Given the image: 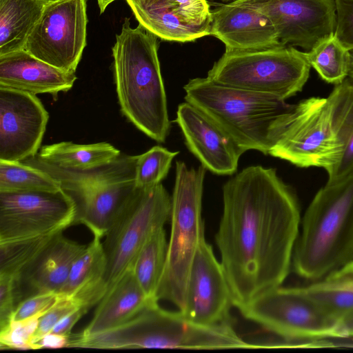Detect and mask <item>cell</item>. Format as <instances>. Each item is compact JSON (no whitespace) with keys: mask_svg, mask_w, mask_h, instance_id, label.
I'll return each mask as SVG.
<instances>
[{"mask_svg":"<svg viewBox=\"0 0 353 353\" xmlns=\"http://www.w3.org/2000/svg\"><path fill=\"white\" fill-rule=\"evenodd\" d=\"M223 214L215 241L237 308L281 286L299 236L296 196L276 170L251 165L223 186Z\"/></svg>","mask_w":353,"mask_h":353,"instance_id":"6da1fadb","label":"cell"},{"mask_svg":"<svg viewBox=\"0 0 353 353\" xmlns=\"http://www.w3.org/2000/svg\"><path fill=\"white\" fill-rule=\"evenodd\" d=\"M353 133V81L346 78L326 97L290 105L268 154L299 168L330 173Z\"/></svg>","mask_w":353,"mask_h":353,"instance_id":"7a4b0ae2","label":"cell"},{"mask_svg":"<svg viewBox=\"0 0 353 353\" xmlns=\"http://www.w3.org/2000/svg\"><path fill=\"white\" fill-rule=\"evenodd\" d=\"M157 37L125 18L112 48L116 90L122 114L159 143L170 134L167 97L158 58Z\"/></svg>","mask_w":353,"mask_h":353,"instance_id":"3957f363","label":"cell"},{"mask_svg":"<svg viewBox=\"0 0 353 353\" xmlns=\"http://www.w3.org/2000/svg\"><path fill=\"white\" fill-rule=\"evenodd\" d=\"M353 260V175L326 183L308 205L294 249L292 266L314 282Z\"/></svg>","mask_w":353,"mask_h":353,"instance_id":"277c9868","label":"cell"},{"mask_svg":"<svg viewBox=\"0 0 353 353\" xmlns=\"http://www.w3.org/2000/svg\"><path fill=\"white\" fill-rule=\"evenodd\" d=\"M185 101L216 123L243 150L268 154L290 104L262 92L216 83L208 77L190 79Z\"/></svg>","mask_w":353,"mask_h":353,"instance_id":"5b68a950","label":"cell"},{"mask_svg":"<svg viewBox=\"0 0 353 353\" xmlns=\"http://www.w3.org/2000/svg\"><path fill=\"white\" fill-rule=\"evenodd\" d=\"M82 345L99 350H221L256 346L243 341L232 323H199L181 310L172 312L161 308L158 302L149 304L116 327L85 336Z\"/></svg>","mask_w":353,"mask_h":353,"instance_id":"8992f818","label":"cell"},{"mask_svg":"<svg viewBox=\"0 0 353 353\" xmlns=\"http://www.w3.org/2000/svg\"><path fill=\"white\" fill-rule=\"evenodd\" d=\"M206 168H189L181 161L175 164L171 201V231L164 270L157 300H165L181 311L185 306L188 275L196 251L205 239L202 197Z\"/></svg>","mask_w":353,"mask_h":353,"instance_id":"52a82bcc","label":"cell"},{"mask_svg":"<svg viewBox=\"0 0 353 353\" xmlns=\"http://www.w3.org/2000/svg\"><path fill=\"white\" fill-rule=\"evenodd\" d=\"M137 156L121 154L94 168L66 169L34 156L23 163L46 172L58 181L77 207L74 225L83 224L93 236L102 238L119 208L135 188Z\"/></svg>","mask_w":353,"mask_h":353,"instance_id":"ba28073f","label":"cell"},{"mask_svg":"<svg viewBox=\"0 0 353 353\" xmlns=\"http://www.w3.org/2000/svg\"><path fill=\"white\" fill-rule=\"evenodd\" d=\"M310 68L305 52L292 46L225 51L207 77L223 85L272 94L285 101L302 90Z\"/></svg>","mask_w":353,"mask_h":353,"instance_id":"9c48e42d","label":"cell"},{"mask_svg":"<svg viewBox=\"0 0 353 353\" xmlns=\"http://www.w3.org/2000/svg\"><path fill=\"white\" fill-rule=\"evenodd\" d=\"M171 201V196L159 183L148 188L135 187L123 202L103 243L107 292L132 268L149 237L170 220Z\"/></svg>","mask_w":353,"mask_h":353,"instance_id":"30bf717a","label":"cell"},{"mask_svg":"<svg viewBox=\"0 0 353 353\" xmlns=\"http://www.w3.org/2000/svg\"><path fill=\"white\" fill-rule=\"evenodd\" d=\"M242 316L286 341L336 338L338 321L301 288H272L238 307Z\"/></svg>","mask_w":353,"mask_h":353,"instance_id":"8fae6325","label":"cell"},{"mask_svg":"<svg viewBox=\"0 0 353 353\" xmlns=\"http://www.w3.org/2000/svg\"><path fill=\"white\" fill-rule=\"evenodd\" d=\"M87 0H49L24 50L61 70L75 72L86 46Z\"/></svg>","mask_w":353,"mask_h":353,"instance_id":"7c38bea8","label":"cell"},{"mask_svg":"<svg viewBox=\"0 0 353 353\" xmlns=\"http://www.w3.org/2000/svg\"><path fill=\"white\" fill-rule=\"evenodd\" d=\"M76 216V204L63 190L0 192V243L62 232Z\"/></svg>","mask_w":353,"mask_h":353,"instance_id":"4fadbf2b","label":"cell"},{"mask_svg":"<svg viewBox=\"0 0 353 353\" xmlns=\"http://www.w3.org/2000/svg\"><path fill=\"white\" fill-rule=\"evenodd\" d=\"M48 119L35 94L0 87V161L21 162L36 156Z\"/></svg>","mask_w":353,"mask_h":353,"instance_id":"5bb4252c","label":"cell"},{"mask_svg":"<svg viewBox=\"0 0 353 353\" xmlns=\"http://www.w3.org/2000/svg\"><path fill=\"white\" fill-rule=\"evenodd\" d=\"M269 18L279 41L309 52L334 34L335 0H254Z\"/></svg>","mask_w":353,"mask_h":353,"instance_id":"9a60e30c","label":"cell"},{"mask_svg":"<svg viewBox=\"0 0 353 353\" xmlns=\"http://www.w3.org/2000/svg\"><path fill=\"white\" fill-rule=\"evenodd\" d=\"M232 293L223 266L212 246L203 239L190 267L185 306L181 312L202 324L232 323Z\"/></svg>","mask_w":353,"mask_h":353,"instance_id":"2e32d148","label":"cell"},{"mask_svg":"<svg viewBox=\"0 0 353 353\" xmlns=\"http://www.w3.org/2000/svg\"><path fill=\"white\" fill-rule=\"evenodd\" d=\"M147 31L170 41H193L210 34L207 0H125Z\"/></svg>","mask_w":353,"mask_h":353,"instance_id":"e0dca14e","label":"cell"},{"mask_svg":"<svg viewBox=\"0 0 353 353\" xmlns=\"http://www.w3.org/2000/svg\"><path fill=\"white\" fill-rule=\"evenodd\" d=\"M175 122L188 150L201 165L218 175L237 170L243 150L209 117L185 101L178 105Z\"/></svg>","mask_w":353,"mask_h":353,"instance_id":"ac0fdd59","label":"cell"},{"mask_svg":"<svg viewBox=\"0 0 353 353\" xmlns=\"http://www.w3.org/2000/svg\"><path fill=\"white\" fill-rule=\"evenodd\" d=\"M210 35L225 51L254 50L285 46L274 27L254 0H235L211 10Z\"/></svg>","mask_w":353,"mask_h":353,"instance_id":"d6986e66","label":"cell"},{"mask_svg":"<svg viewBox=\"0 0 353 353\" xmlns=\"http://www.w3.org/2000/svg\"><path fill=\"white\" fill-rule=\"evenodd\" d=\"M76 79L75 72L50 65L24 49L0 56V87L50 94L55 100L59 92L70 90Z\"/></svg>","mask_w":353,"mask_h":353,"instance_id":"ffe728a7","label":"cell"},{"mask_svg":"<svg viewBox=\"0 0 353 353\" xmlns=\"http://www.w3.org/2000/svg\"><path fill=\"white\" fill-rule=\"evenodd\" d=\"M85 247L65 237L62 232L58 234L16 279V288L26 285L31 292L30 296L59 293L74 261Z\"/></svg>","mask_w":353,"mask_h":353,"instance_id":"44dd1931","label":"cell"},{"mask_svg":"<svg viewBox=\"0 0 353 353\" xmlns=\"http://www.w3.org/2000/svg\"><path fill=\"white\" fill-rule=\"evenodd\" d=\"M154 302L157 301L147 297L129 268L99 302L90 323L77 334L85 336L116 327Z\"/></svg>","mask_w":353,"mask_h":353,"instance_id":"7402d4cb","label":"cell"},{"mask_svg":"<svg viewBox=\"0 0 353 353\" xmlns=\"http://www.w3.org/2000/svg\"><path fill=\"white\" fill-rule=\"evenodd\" d=\"M101 239L93 236L92 241L74 261L59 293L77 300L88 309L99 303L107 292L106 257Z\"/></svg>","mask_w":353,"mask_h":353,"instance_id":"603a6c76","label":"cell"},{"mask_svg":"<svg viewBox=\"0 0 353 353\" xmlns=\"http://www.w3.org/2000/svg\"><path fill=\"white\" fill-rule=\"evenodd\" d=\"M49 0H0V56L24 49Z\"/></svg>","mask_w":353,"mask_h":353,"instance_id":"cb8c5ba5","label":"cell"},{"mask_svg":"<svg viewBox=\"0 0 353 353\" xmlns=\"http://www.w3.org/2000/svg\"><path fill=\"white\" fill-rule=\"evenodd\" d=\"M121 153L106 142L77 144L62 141L41 147L36 156L61 168L85 170L107 164Z\"/></svg>","mask_w":353,"mask_h":353,"instance_id":"d4e9b609","label":"cell"},{"mask_svg":"<svg viewBox=\"0 0 353 353\" xmlns=\"http://www.w3.org/2000/svg\"><path fill=\"white\" fill-rule=\"evenodd\" d=\"M168 242L161 228L144 243L132 265L134 276L147 297L157 300V292L165 268Z\"/></svg>","mask_w":353,"mask_h":353,"instance_id":"484cf974","label":"cell"},{"mask_svg":"<svg viewBox=\"0 0 353 353\" xmlns=\"http://www.w3.org/2000/svg\"><path fill=\"white\" fill-rule=\"evenodd\" d=\"M327 314L336 321L353 310V278L330 274L303 287Z\"/></svg>","mask_w":353,"mask_h":353,"instance_id":"4316f807","label":"cell"},{"mask_svg":"<svg viewBox=\"0 0 353 353\" xmlns=\"http://www.w3.org/2000/svg\"><path fill=\"white\" fill-rule=\"evenodd\" d=\"M58 181L23 162L0 161V192H57Z\"/></svg>","mask_w":353,"mask_h":353,"instance_id":"83f0119b","label":"cell"},{"mask_svg":"<svg viewBox=\"0 0 353 353\" xmlns=\"http://www.w3.org/2000/svg\"><path fill=\"white\" fill-rule=\"evenodd\" d=\"M307 59L321 78L338 85L347 77L350 51L333 35L305 52Z\"/></svg>","mask_w":353,"mask_h":353,"instance_id":"f1b7e54d","label":"cell"},{"mask_svg":"<svg viewBox=\"0 0 353 353\" xmlns=\"http://www.w3.org/2000/svg\"><path fill=\"white\" fill-rule=\"evenodd\" d=\"M59 233L0 243V274L17 279Z\"/></svg>","mask_w":353,"mask_h":353,"instance_id":"f546056e","label":"cell"},{"mask_svg":"<svg viewBox=\"0 0 353 353\" xmlns=\"http://www.w3.org/2000/svg\"><path fill=\"white\" fill-rule=\"evenodd\" d=\"M179 151H170L155 145L138 155L135 168V185L148 188L159 183L167 176L174 157Z\"/></svg>","mask_w":353,"mask_h":353,"instance_id":"4dcf8cb0","label":"cell"},{"mask_svg":"<svg viewBox=\"0 0 353 353\" xmlns=\"http://www.w3.org/2000/svg\"><path fill=\"white\" fill-rule=\"evenodd\" d=\"M40 317L11 321L7 327L0 330L1 349L33 350L32 340Z\"/></svg>","mask_w":353,"mask_h":353,"instance_id":"1f68e13d","label":"cell"},{"mask_svg":"<svg viewBox=\"0 0 353 353\" xmlns=\"http://www.w3.org/2000/svg\"><path fill=\"white\" fill-rule=\"evenodd\" d=\"M82 307L83 306L77 300L60 294L56 303L39 318L37 329L32 340L33 350L34 343L44 335L51 332L53 327L64 316Z\"/></svg>","mask_w":353,"mask_h":353,"instance_id":"d6a6232c","label":"cell"},{"mask_svg":"<svg viewBox=\"0 0 353 353\" xmlns=\"http://www.w3.org/2000/svg\"><path fill=\"white\" fill-rule=\"evenodd\" d=\"M57 292H41L29 296L17 305L14 311L12 321H19L32 316H43L59 299Z\"/></svg>","mask_w":353,"mask_h":353,"instance_id":"836d02e7","label":"cell"},{"mask_svg":"<svg viewBox=\"0 0 353 353\" xmlns=\"http://www.w3.org/2000/svg\"><path fill=\"white\" fill-rule=\"evenodd\" d=\"M336 24L334 36L347 50H353V0H335Z\"/></svg>","mask_w":353,"mask_h":353,"instance_id":"e575fe53","label":"cell"},{"mask_svg":"<svg viewBox=\"0 0 353 353\" xmlns=\"http://www.w3.org/2000/svg\"><path fill=\"white\" fill-rule=\"evenodd\" d=\"M15 281L11 276L0 274V330L10 324L17 307Z\"/></svg>","mask_w":353,"mask_h":353,"instance_id":"d590c367","label":"cell"},{"mask_svg":"<svg viewBox=\"0 0 353 353\" xmlns=\"http://www.w3.org/2000/svg\"><path fill=\"white\" fill-rule=\"evenodd\" d=\"M327 175V183H334L353 175V133L339 163Z\"/></svg>","mask_w":353,"mask_h":353,"instance_id":"8d00e7d4","label":"cell"},{"mask_svg":"<svg viewBox=\"0 0 353 353\" xmlns=\"http://www.w3.org/2000/svg\"><path fill=\"white\" fill-rule=\"evenodd\" d=\"M88 309L80 307L64 316L52 330L51 332L70 336L72 329Z\"/></svg>","mask_w":353,"mask_h":353,"instance_id":"74e56055","label":"cell"},{"mask_svg":"<svg viewBox=\"0 0 353 353\" xmlns=\"http://www.w3.org/2000/svg\"><path fill=\"white\" fill-rule=\"evenodd\" d=\"M70 336L50 332L34 343V350L68 347Z\"/></svg>","mask_w":353,"mask_h":353,"instance_id":"f35d334b","label":"cell"},{"mask_svg":"<svg viewBox=\"0 0 353 353\" xmlns=\"http://www.w3.org/2000/svg\"><path fill=\"white\" fill-rule=\"evenodd\" d=\"M353 337V310L338 322L336 338Z\"/></svg>","mask_w":353,"mask_h":353,"instance_id":"ab89813d","label":"cell"},{"mask_svg":"<svg viewBox=\"0 0 353 353\" xmlns=\"http://www.w3.org/2000/svg\"><path fill=\"white\" fill-rule=\"evenodd\" d=\"M338 274L341 276L353 278V261H350L344 267L338 270Z\"/></svg>","mask_w":353,"mask_h":353,"instance_id":"60d3db41","label":"cell"},{"mask_svg":"<svg viewBox=\"0 0 353 353\" xmlns=\"http://www.w3.org/2000/svg\"><path fill=\"white\" fill-rule=\"evenodd\" d=\"M347 78L353 81V50L350 51L349 66L347 72Z\"/></svg>","mask_w":353,"mask_h":353,"instance_id":"b9f144b4","label":"cell"},{"mask_svg":"<svg viewBox=\"0 0 353 353\" xmlns=\"http://www.w3.org/2000/svg\"><path fill=\"white\" fill-rule=\"evenodd\" d=\"M114 1L115 0H97L100 12L103 13L108 7V6Z\"/></svg>","mask_w":353,"mask_h":353,"instance_id":"7bdbcfd3","label":"cell"},{"mask_svg":"<svg viewBox=\"0 0 353 353\" xmlns=\"http://www.w3.org/2000/svg\"><path fill=\"white\" fill-rule=\"evenodd\" d=\"M221 1H229V0H221Z\"/></svg>","mask_w":353,"mask_h":353,"instance_id":"ee69618b","label":"cell"},{"mask_svg":"<svg viewBox=\"0 0 353 353\" xmlns=\"http://www.w3.org/2000/svg\"><path fill=\"white\" fill-rule=\"evenodd\" d=\"M352 261H353V260Z\"/></svg>","mask_w":353,"mask_h":353,"instance_id":"f6af8a7d","label":"cell"}]
</instances>
